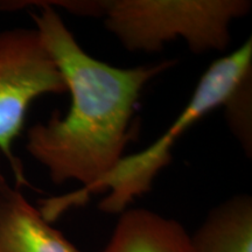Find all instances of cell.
<instances>
[{
	"label": "cell",
	"instance_id": "obj_1",
	"mask_svg": "<svg viewBox=\"0 0 252 252\" xmlns=\"http://www.w3.org/2000/svg\"><path fill=\"white\" fill-rule=\"evenodd\" d=\"M33 14L35 30L71 94L65 115L50 116L27 131L26 150L55 185L82 184L87 190L115 168L134 138L132 125L144 88L174 67L175 60L152 65L118 68L93 58L80 46L56 9L47 1Z\"/></svg>",
	"mask_w": 252,
	"mask_h": 252
},
{
	"label": "cell",
	"instance_id": "obj_2",
	"mask_svg": "<svg viewBox=\"0 0 252 252\" xmlns=\"http://www.w3.org/2000/svg\"><path fill=\"white\" fill-rule=\"evenodd\" d=\"M252 76L251 37L230 54L217 59L198 80L187 105L160 138L132 156H125L111 172L83 191L48 198L39 208L49 222L70 207L83 204L90 195L106 193L99 209L108 214H122L137 197L152 189L153 181L172 160V150L188 130L204 116L224 106L242 82Z\"/></svg>",
	"mask_w": 252,
	"mask_h": 252
},
{
	"label": "cell",
	"instance_id": "obj_3",
	"mask_svg": "<svg viewBox=\"0 0 252 252\" xmlns=\"http://www.w3.org/2000/svg\"><path fill=\"white\" fill-rule=\"evenodd\" d=\"M248 0H104V24L130 52L158 53L182 39L196 54L225 50Z\"/></svg>",
	"mask_w": 252,
	"mask_h": 252
},
{
	"label": "cell",
	"instance_id": "obj_4",
	"mask_svg": "<svg viewBox=\"0 0 252 252\" xmlns=\"http://www.w3.org/2000/svg\"><path fill=\"white\" fill-rule=\"evenodd\" d=\"M64 93V80L35 28L0 32V152L18 186H28L23 165L13 153L28 108L43 94Z\"/></svg>",
	"mask_w": 252,
	"mask_h": 252
},
{
	"label": "cell",
	"instance_id": "obj_5",
	"mask_svg": "<svg viewBox=\"0 0 252 252\" xmlns=\"http://www.w3.org/2000/svg\"><path fill=\"white\" fill-rule=\"evenodd\" d=\"M0 252H81L7 182L0 185Z\"/></svg>",
	"mask_w": 252,
	"mask_h": 252
},
{
	"label": "cell",
	"instance_id": "obj_6",
	"mask_svg": "<svg viewBox=\"0 0 252 252\" xmlns=\"http://www.w3.org/2000/svg\"><path fill=\"white\" fill-rule=\"evenodd\" d=\"M102 252H190L189 235L178 220L144 208L126 209Z\"/></svg>",
	"mask_w": 252,
	"mask_h": 252
},
{
	"label": "cell",
	"instance_id": "obj_7",
	"mask_svg": "<svg viewBox=\"0 0 252 252\" xmlns=\"http://www.w3.org/2000/svg\"><path fill=\"white\" fill-rule=\"evenodd\" d=\"M190 252H252V200L239 194L208 214L189 236Z\"/></svg>",
	"mask_w": 252,
	"mask_h": 252
},
{
	"label": "cell",
	"instance_id": "obj_8",
	"mask_svg": "<svg viewBox=\"0 0 252 252\" xmlns=\"http://www.w3.org/2000/svg\"><path fill=\"white\" fill-rule=\"evenodd\" d=\"M252 76L242 82L225 104V116L230 130L241 143L245 152L251 156L252 147Z\"/></svg>",
	"mask_w": 252,
	"mask_h": 252
},
{
	"label": "cell",
	"instance_id": "obj_9",
	"mask_svg": "<svg viewBox=\"0 0 252 252\" xmlns=\"http://www.w3.org/2000/svg\"><path fill=\"white\" fill-rule=\"evenodd\" d=\"M1 156H2V154H1V152H0V159H1ZM5 182H7V181H6V178H5V176L2 175L1 168H0V185H1V184H5Z\"/></svg>",
	"mask_w": 252,
	"mask_h": 252
}]
</instances>
